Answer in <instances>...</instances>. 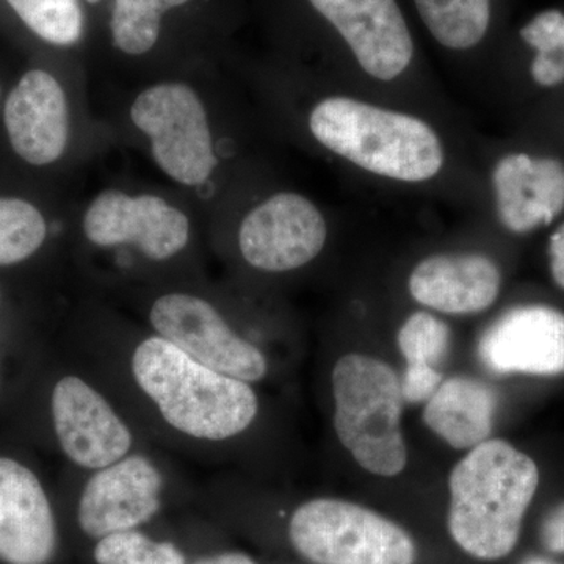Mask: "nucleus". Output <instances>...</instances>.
I'll return each instance as SVG.
<instances>
[{"label":"nucleus","mask_w":564,"mask_h":564,"mask_svg":"<svg viewBox=\"0 0 564 564\" xmlns=\"http://www.w3.org/2000/svg\"><path fill=\"white\" fill-rule=\"evenodd\" d=\"M538 485L536 463L507 441L470 448L448 477V532L455 543L478 560L510 554Z\"/></svg>","instance_id":"f257e3e1"},{"label":"nucleus","mask_w":564,"mask_h":564,"mask_svg":"<svg viewBox=\"0 0 564 564\" xmlns=\"http://www.w3.org/2000/svg\"><path fill=\"white\" fill-rule=\"evenodd\" d=\"M131 369L163 421L185 436L221 443L247 432L258 417L250 383L215 372L162 337L137 345Z\"/></svg>","instance_id":"f03ea898"},{"label":"nucleus","mask_w":564,"mask_h":564,"mask_svg":"<svg viewBox=\"0 0 564 564\" xmlns=\"http://www.w3.org/2000/svg\"><path fill=\"white\" fill-rule=\"evenodd\" d=\"M314 139L352 165L400 182L440 174L444 148L429 122L358 99H323L310 115Z\"/></svg>","instance_id":"7ed1b4c3"},{"label":"nucleus","mask_w":564,"mask_h":564,"mask_svg":"<svg viewBox=\"0 0 564 564\" xmlns=\"http://www.w3.org/2000/svg\"><path fill=\"white\" fill-rule=\"evenodd\" d=\"M334 430L367 473L402 474L408 463L402 433V381L389 364L350 352L334 366Z\"/></svg>","instance_id":"20e7f679"},{"label":"nucleus","mask_w":564,"mask_h":564,"mask_svg":"<svg viewBox=\"0 0 564 564\" xmlns=\"http://www.w3.org/2000/svg\"><path fill=\"white\" fill-rule=\"evenodd\" d=\"M289 536L314 564H414L415 545L402 527L361 505L314 499L292 514Z\"/></svg>","instance_id":"39448f33"},{"label":"nucleus","mask_w":564,"mask_h":564,"mask_svg":"<svg viewBox=\"0 0 564 564\" xmlns=\"http://www.w3.org/2000/svg\"><path fill=\"white\" fill-rule=\"evenodd\" d=\"M131 118L150 137L152 158L173 181L196 187L217 169L207 111L188 85L166 82L140 93Z\"/></svg>","instance_id":"423d86ee"},{"label":"nucleus","mask_w":564,"mask_h":564,"mask_svg":"<svg viewBox=\"0 0 564 564\" xmlns=\"http://www.w3.org/2000/svg\"><path fill=\"white\" fill-rule=\"evenodd\" d=\"M150 322L159 337L215 372L258 383L269 372L265 355L239 336L209 302L191 293L155 300Z\"/></svg>","instance_id":"0eeeda50"},{"label":"nucleus","mask_w":564,"mask_h":564,"mask_svg":"<svg viewBox=\"0 0 564 564\" xmlns=\"http://www.w3.org/2000/svg\"><path fill=\"white\" fill-rule=\"evenodd\" d=\"M328 237L322 212L299 193H278L243 218L239 247L245 261L261 272L302 269L321 254Z\"/></svg>","instance_id":"6e6552de"},{"label":"nucleus","mask_w":564,"mask_h":564,"mask_svg":"<svg viewBox=\"0 0 564 564\" xmlns=\"http://www.w3.org/2000/svg\"><path fill=\"white\" fill-rule=\"evenodd\" d=\"M84 232L96 247L133 245L151 261H166L187 247L191 221L159 196L106 191L85 212Z\"/></svg>","instance_id":"1a4fd4ad"},{"label":"nucleus","mask_w":564,"mask_h":564,"mask_svg":"<svg viewBox=\"0 0 564 564\" xmlns=\"http://www.w3.org/2000/svg\"><path fill=\"white\" fill-rule=\"evenodd\" d=\"M52 422L63 454L87 470L120 462L133 447L128 423L101 392L76 375L55 384L51 400Z\"/></svg>","instance_id":"9d476101"},{"label":"nucleus","mask_w":564,"mask_h":564,"mask_svg":"<svg viewBox=\"0 0 564 564\" xmlns=\"http://www.w3.org/2000/svg\"><path fill=\"white\" fill-rule=\"evenodd\" d=\"M163 477L144 455H128L95 470L80 494L82 532L101 540L147 524L162 507Z\"/></svg>","instance_id":"9b49d317"},{"label":"nucleus","mask_w":564,"mask_h":564,"mask_svg":"<svg viewBox=\"0 0 564 564\" xmlns=\"http://www.w3.org/2000/svg\"><path fill=\"white\" fill-rule=\"evenodd\" d=\"M478 358L492 373H564V313L545 304L507 311L481 336Z\"/></svg>","instance_id":"f8f14e48"},{"label":"nucleus","mask_w":564,"mask_h":564,"mask_svg":"<svg viewBox=\"0 0 564 564\" xmlns=\"http://www.w3.org/2000/svg\"><path fill=\"white\" fill-rule=\"evenodd\" d=\"M347 41L359 66L375 79L402 76L414 54L413 39L395 0H310Z\"/></svg>","instance_id":"ddd939ff"},{"label":"nucleus","mask_w":564,"mask_h":564,"mask_svg":"<svg viewBox=\"0 0 564 564\" xmlns=\"http://www.w3.org/2000/svg\"><path fill=\"white\" fill-rule=\"evenodd\" d=\"M491 181L497 217L507 231L530 234L562 217V159L511 152L496 163Z\"/></svg>","instance_id":"4468645a"},{"label":"nucleus","mask_w":564,"mask_h":564,"mask_svg":"<svg viewBox=\"0 0 564 564\" xmlns=\"http://www.w3.org/2000/svg\"><path fill=\"white\" fill-rule=\"evenodd\" d=\"M55 547L57 527L39 477L0 456V562L47 564Z\"/></svg>","instance_id":"2eb2a0df"},{"label":"nucleus","mask_w":564,"mask_h":564,"mask_svg":"<svg viewBox=\"0 0 564 564\" xmlns=\"http://www.w3.org/2000/svg\"><path fill=\"white\" fill-rule=\"evenodd\" d=\"M14 152L31 165H50L62 158L69 139V110L62 85L46 70L22 76L3 111Z\"/></svg>","instance_id":"dca6fc26"},{"label":"nucleus","mask_w":564,"mask_h":564,"mask_svg":"<svg viewBox=\"0 0 564 564\" xmlns=\"http://www.w3.org/2000/svg\"><path fill=\"white\" fill-rule=\"evenodd\" d=\"M502 274L484 254H436L423 259L408 288L415 302L451 315L484 313L496 303Z\"/></svg>","instance_id":"f3484780"},{"label":"nucleus","mask_w":564,"mask_h":564,"mask_svg":"<svg viewBox=\"0 0 564 564\" xmlns=\"http://www.w3.org/2000/svg\"><path fill=\"white\" fill-rule=\"evenodd\" d=\"M496 406V393L484 381L454 377L426 402L423 422L451 447L470 451L491 436Z\"/></svg>","instance_id":"a211bd4d"},{"label":"nucleus","mask_w":564,"mask_h":564,"mask_svg":"<svg viewBox=\"0 0 564 564\" xmlns=\"http://www.w3.org/2000/svg\"><path fill=\"white\" fill-rule=\"evenodd\" d=\"M422 21L448 50L464 51L485 39L491 0H414Z\"/></svg>","instance_id":"6ab92c4d"},{"label":"nucleus","mask_w":564,"mask_h":564,"mask_svg":"<svg viewBox=\"0 0 564 564\" xmlns=\"http://www.w3.org/2000/svg\"><path fill=\"white\" fill-rule=\"evenodd\" d=\"M187 2L191 0H115V46L129 55L147 54L158 43L163 13Z\"/></svg>","instance_id":"aec40b11"},{"label":"nucleus","mask_w":564,"mask_h":564,"mask_svg":"<svg viewBox=\"0 0 564 564\" xmlns=\"http://www.w3.org/2000/svg\"><path fill=\"white\" fill-rule=\"evenodd\" d=\"M521 39L534 50L530 76L543 88L564 84V14L545 10L521 31Z\"/></svg>","instance_id":"412c9836"},{"label":"nucleus","mask_w":564,"mask_h":564,"mask_svg":"<svg viewBox=\"0 0 564 564\" xmlns=\"http://www.w3.org/2000/svg\"><path fill=\"white\" fill-rule=\"evenodd\" d=\"M43 215L31 203L0 198V267L25 261L46 240Z\"/></svg>","instance_id":"4be33fe9"},{"label":"nucleus","mask_w":564,"mask_h":564,"mask_svg":"<svg viewBox=\"0 0 564 564\" xmlns=\"http://www.w3.org/2000/svg\"><path fill=\"white\" fill-rule=\"evenodd\" d=\"M33 33L57 46L77 43L84 14L77 0H7Z\"/></svg>","instance_id":"5701e85b"},{"label":"nucleus","mask_w":564,"mask_h":564,"mask_svg":"<svg viewBox=\"0 0 564 564\" xmlns=\"http://www.w3.org/2000/svg\"><path fill=\"white\" fill-rule=\"evenodd\" d=\"M93 556L98 564H185L176 545L151 540L137 530L101 538Z\"/></svg>","instance_id":"b1692460"},{"label":"nucleus","mask_w":564,"mask_h":564,"mask_svg":"<svg viewBox=\"0 0 564 564\" xmlns=\"http://www.w3.org/2000/svg\"><path fill=\"white\" fill-rule=\"evenodd\" d=\"M451 328L436 315L414 313L397 334V344L406 364L440 367L451 350Z\"/></svg>","instance_id":"393cba45"},{"label":"nucleus","mask_w":564,"mask_h":564,"mask_svg":"<svg viewBox=\"0 0 564 564\" xmlns=\"http://www.w3.org/2000/svg\"><path fill=\"white\" fill-rule=\"evenodd\" d=\"M400 381H402L404 402L426 403L443 384L444 378L437 367L425 366V364H406V370Z\"/></svg>","instance_id":"a878e982"},{"label":"nucleus","mask_w":564,"mask_h":564,"mask_svg":"<svg viewBox=\"0 0 564 564\" xmlns=\"http://www.w3.org/2000/svg\"><path fill=\"white\" fill-rule=\"evenodd\" d=\"M541 541L547 551L564 554V503L545 516L541 525Z\"/></svg>","instance_id":"bb28decb"},{"label":"nucleus","mask_w":564,"mask_h":564,"mask_svg":"<svg viewBox=\"0 0 564 564\" xmlns=\"http://www.w3.org/2000/svg\"><path fill=\"white\" fill-rule=\"evenodd\" d=\"M549 265L552 280L564 291V221L556 226L549 239Z\"/></svg>","instance_id":"cd10ccee"},{"label":"nucleus","mask_w":564,"mask_h":564,"mask_svg":"<svg viewBox=\"0 0 564 564\" xmlns=\"http://www.w3.org/2000/svg\"><path fill=\"white\" fill-rule=\"evenodd\" d=\"M195 564H256L250 556L240 554V552H228V554H220L207 556L202 558Z\"/></svg>","instance_id":"c85d7f7f"},{"label":"nucleus","mask_w":564,"mask_h":564,"mask_svg":"<svg viewBox=\"0 0 564 564\" xmlns=\"http://www.w3.org/2000/svg\"><path fill=\"white\" fill-rule=\"evenodd\" d=\"M521 564H555L547 562V560L540 558V556H530V558L524 560Z\"/></svg>","instance_id":"c756f323"},{"label":"nucleus","mask_w":564,"mask_h":564,"mask_svg":"<svg viewBox=\"0 0 564 564\" xmlns=\"http://www.w3.org/2000/svg\"><path fill=\"white\" fill-rule=\"evenodd\" d=\"M87 2H90V3H98L99 0H87Z\"/></svg>","instance_id":"7c9ffc66"},{"label":"nucleus","mask_w":564,"mask_h":564,"mask_svg":"<svg viewBox=\"0 0 564 564\" xmlns=\"http://www.w3.org/2000/svg\"><path fill=\"white\" fill-rule=\"evenodd\" d=\"M0 96H2V90H0Z\"/></svg>","instance_id":"2f4dec72"}]
</instances>
